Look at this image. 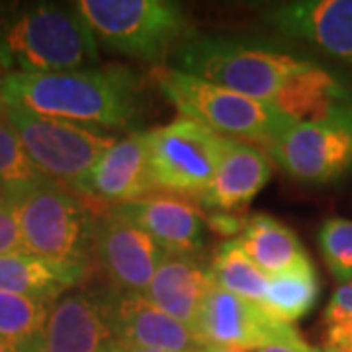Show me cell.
Instances as JSON below:
<instances>
[{
	"instance_id": "obj_17",
	"label": "cell",
	"mask_w": 352,
	"mask_h": 352,
	"mask_svg": "<svg viewBox=\"0 0 352 352\" xmlns=\"http://www.w3.org/2000/svg\"><path fill=\"white\" fill-rule=\"evenodd\" d=\"M270 176L272 161L268 153L254 143L229 139L226 155L198 201L208 212L237 214L258 196Z\"/></svg>"
},
{
	"instance_id": "obj_34",
	"label": "cell",
	"mask_w": 352,
	"mask_h": 352,
	"mask_svg": "<svg viewBox=\"0 0 352 352\" xmlns=\"http://www.w3.org/2000/svg\"><path fill=\"white\" fill-rule=\"evenodd\" d=\"M206 352H245V351H237V349H226V346H208Z\"/></svg>"
},
{
	"instance_id": "obj_25",
	"label": "cell",
	"mask_w": 352,
	"mask_h": 352,
	"mask_svg": "<svg viewBox=\"0 0 352 352\" xmlns=\"http://www.w3.org/2000/svg\"><path fill=\"white\" fill-rule=\"evenodd\" d=\"M53 302L0 292V340L24 344L38 335Z\"/></svg>"
},
{
	"instance_id": "obj_29",
	"label": "cell",
	"mask_w": 352,
	"mask_h": 352,
	"mask_svg": "<svg viewBox=\"0 0 352 352\" xmlns=\"http://www.w3.org/2000/svg\"><path fill=\"white\" fill-rule=\"evenodd\" d=\"M201 214H204L206 227L215 231L221 237L241 235L245 226H247V219L237 214H229V212H201Z\"/></svg>"
},
{
	"instance_id": "obj_28",
	"label": "cell",
	"mask_w": 352,
	"mask_h": 352,
	"mask_svg": "<svg viewBox=\"0 0 352 352\" xmlns=\"http://www.w3.org/2000/svg\"><path fill=\"white\" fill-rule=\"evenodd\" d=\"M24 251L18 201L0 200V256Z\"/></svg>"
},
{
	"instance_id": "obj_36",
	"label": "cell",
	"mask_w": 352,
	"mask_h": 352,
	"mask_svg": "<svg viewBox=\"0 0 352 352\" xmlns=\"http://www.w3.org/2000/svg\"><path fill=\"white\" fill-rule=\"evenodd\" d=\"M4 198H6V196H4V192L0 190V200H4Z\"/></svg>"
},
{
	"instance_id": "obj_32",
	"label": "cell",
	"mask_w": 352,
	"mask_h": 352,
	"mask_svg": "<svg viewBox=\"0 0 352 352\" xmlns=\"http://www.w3.org/2000/svg\"><path fill=\"white\" fill-rule=\"evenodd\" d=\"M0 352H22V349H20V344H14V342L0 340Z\"/></svg>"
},
{
	"instance_id": "obj_11",
	"label": "cell",
	"mask_w": 352,
	"mask_h": 352,
	"mask_svg": "<svg viewBox=\"0 0 352 352\" xmlns=\"http://www.w3.org/2000/svg\"><path fill=\"white\" fill-rule=\"evenodd\" d=\"M94 254L113 289L143 296L166 252L138 226L112 210L96 219Z\"/></svg>"
},
{
	"instance_id": "obj_2",
	"label": "cell",
	"mask_w": 352,
	"mask_h": 352,
	"mask_svg": "<svg viewBox=\"0 0 352 352\" xmlns=\"http://www.w3.org/2000/svg\"><path fill=\"white\" fill-rule=\"evenodd\" d=\"M173 69L261 102H274L280 90L311 61L249 39L190 38L173 53Z\"/></svg>"
},
{
	"instance_id": "obj_9",
	"label": "cell",
	"mask_w": 352,
	"mask_h": 352,
	"mask_svg": "<svg viewBox=\"0 0 352 352\" xmlns=\"http://www.w3.org/2000/svg\"><path fill=\"white\" fill-rule=\"evenodd\" d=\"M266 149L298 182L329 184L339 180L352 168V106L321 120L294 124Z\"/></svg>"
},
{
	"instance_id": "obj_24",
	"label": "cell",
	"mask_w": 352,
	"mask_h": 352,
	"mask_svg": "<svg viewBox=\"0 0 352 352\" xmlns=\"http://www.w3.org/2000/svg\"><path fill=\"white\" fill-rule=\"evenodd\" d=\"M45 180L47 178H43L32 163L16 129L4 116L0 120V190L6 200L20 201Z\"/></svg>"
},
{
	"instance_id": "obj_30",
	"label": "cell",
	"mask_w": 352,
	"mask_h": 352,
	"mask_svg": "<svg viewBox=\"0 0 352 352\" xmlns=\"http://www.w3.org/2000/svg\"><path fill=\"white\" fill-rule=\"evenodd\" d=\"M256 352H325V351L311 346L307 340L303 339L300 333H296V335H292V337H288V339L272 342V344H268V346H264V349H261V351H256Z\"/></svg>"
},
{
	"instance_id": "obj_31",
	"label": "cell",
	"mask_w": 352,
	"mask_h": 352,
	"mask_svg": "<svg viewBox=\"0 0 352 352\" xmlns=\"http://www.w3.org/2000/svg\"><path fill=\"white\" fill-rule=\"evenodd\" d=\"M100 352H124V346H122L118 340L112 339L108 344H104V346H102Z\"/></svg>"
},
{
	"instance_id": "obj_7",
	"label": "cell",
	"mask_w": 352,
	"mask_h": 352,
	"mask_svg": "<svg viewBox=\"0 0 352 352\" xmlns=\"http://www.w3.org/2000/svg\"><path fill=\"white\" fill-rule=\"evenodd\" d=\"M4 116L41 176L75 194L92 166L118 141L112 133L43 118L16 104L4 102Z\"/></svg>"
},
{
	"instance_id": "obj_18",
	"label": "cell",
	"mask_w": 352,
	"mask_h": 352,
	"mask_svg": "<svg viewBox=\"0 0 352 352\" xmlns=\"http://www.w3.org/2000/svg\"><path fill=\"white\" fill-rule=\"evenodd\" d=\"M214 286L210 266L198 256L166 254L143 298L194 333L201 307Z\"/></svg>"
},
{
	"instance_id": "obj_4",
	"label": "cell",
	"mask_w": 352,
	"mask_h": 352,
	"mask_svg": "<svg viewBox=\"0 0 352 352\" xmlns=\"http://www.w3.org/2000/svg\"><path fill=\"white\" fill-rule=\"evenodd\" d=\"M76 10L108 50L151 65H163L192 25L184 8L168 0H78Z\"/></svg>"
},
{
	"instance_id": "obj_27",
	"label": "cell",
	"mask_w": 352,
	"mask_h": 352,
	"mask_svg": "<svg viewBox=\"0 0 352 352\" xmlns=\"http://www.w3.org/2000/svg\"><path fill=\"white\" fill-rule=\"evenodd\" d=\"M319 247L333 278L342 284L352 282V221L333 217L319 229Z\"/></svg>"
},
{
	"instance_id": "obj_1",
	"label": "cell",
	"mask_w": 352,
	"mask_h": 352,
	"mask_svg": "<svg viewBox=\"0 0 352 352\" xmlns=\"http://www.w3.org/2000/svg\"><path fill=\"white\" fill-rule=\"evenodd\" d=\"M141 90V78L120 65L61 73L14 71L0 80L2 102L106 133L138 124Z\"/></svg>"
},
{
	"instance_id": "obj_8",
	"label": "cell",
	"mask_w": 352,
	"mask_h": 352,
	"mask_svg": "<svg viewBox=\"0 0 352 352\" xmlns=\"http://www.w3.org/2000/svg\"><path fill=\"white\" fill-rule=\"evenodd\" d=\"M227 143L229 138L188 118L147 131L155 188L200 200L226 155Z\"/></svg>"
},
{
	"instance_id": "obj_21",
	"label": "cell",
	"mask_w": 352,
	"mask_h": 352,
	"mask_svg": "<svg viewBox=\"0 0 352 352\" xmlns=\"http://www.w3.org/2000/svg\"><path fill=\"white\" fill-rule=\"evenodd\" d=\"M237 243L266 276L309 261L298 235L270 215L249 217Z\"/></svg>"
},
{
	"instance_id": "obj_16",
	"label": "cell",
	"mask_w": 352,
	"mask_h": 352,
	"mask_svg": "<svg viewBox=\"0 0 352 352\" xmlns=\"http://www.w3.org/2000/svg\"><path fill=\"white\" fill-rule=\"evenodd\" d=\"M270 22L284 36L352 63V0L288 2L274 8Z\"/></svg>"
},
{
	"instance_id": "obj_33",
	"label": "cell",
	"mask_w": 352,
	"mask_h": 352,
	"mask_svg": "<svg viewBox=\"0 0 352 352\" xmlns=\"http://www.w3.org/2000/svg\"><path fill=\"white\" fill-rule=\"evenodd\" d=\"M124 346V352H164V351H155V349H141V346H126V344H122Z\"/></svg>"
},
{
	"instance_id": "obj_23",
	"label": "cell",
	"mask_w": 352,
	"mask_h": 352,
	"mask_svg": "<svg viewBox=\"0 0 352 352\" xmlns=\"http://www.w3.org/2000/svg\"><path fill=\"white\" fill-rule=\"evenodd\" d=\"M210 272L217 288L252 303H263L268 276L247 256L237 239L223 241L214 254Z\"/></svg>"
},
{
	"instance_id": "obj_10",
	"label": "cell",
	"mask_w": 352,
	"mask_h": 352,
	"mask_svg": "<svg viewBox=\"0 0 352 352\" xmlns=\"http://www.w3.org/2000/svg\"><path fill=\"white\" fill-rule=\"evenodd\" d=\"M296 333L294 325L272 319L261 303L247 302L217 286L212 288L204 303L194 331L206 346H226L245 352L261 351Z\"/></svg>"
},
{
	"instance_id": "obj_5",
	"label": "cell",
	"mask_w": 352,
	"mask_h": 352,
	"mask_svg": "<svg viewBox=\"0 0 352 352\" xmlns=\"http://www.w3.org/2000/svg\"><path fill=\"white\" fill-rule=\"evenodd\" d=\"M155 76L164 98L178 110L180 118L200 122L223 138L247 139V143L270 147L296 124L272 102L254 100L173 67L159 69Z\"/></svg>"
},
{
	"instance_id": "obj_6",
	"label": "cell",
	"mask_w": 352,
	"mask_h": 352,
	"mask_svg": "<svg viewBox=\"0 0 352 352\" xmlns=\"http://www.w3.org/2000/svg\"><path fill=\"white\" fill-rule=\"evenodd\" d=\"M18 214L24 251L88 268L98 217L80 196L45 180L18 201Z\"/></svg>"
},
{
	"instance_id": "obj_14",
	"label": "cell",
	"mask_w": 352,
	"mask_h": 352,
	"mask_svg": "<svg viewBox=\"0 0 352 352\" xmlns=\"http://www.w3.org/2000/svg\"><path fill=\"white\" fill-rule=\"evenodd\" d=\"M155 182L149 170L147 131L118 139L82 180L78 196L122 206L151 198Z\"/></svg>"
},
{
	"instance_id": "obj_3",
	"label": "cell",
	"mask_w": 352,
	"mask_h": 352,
	"mask_svg": "<svg viewBox=\"0 0 352 352\" xmlns=\"http://www.w3.org/2000/svg\"><path fill=\"white\" fill-rule=\"evenodd\" d=\"M2 47L16 73H61L98 63V39L75 4H25L2 24Z\"/></svg>"
},
{
	"instance_id": "obj_22",
	"label": "cell",
	"mask_w": 352,
	"mask_h": 352,
	"mask_svg": "<svg viewBox=\"0 0 352 352\" xmlns=\"http://www.w3.org/2000/svg\"><path fill=\"white\" fill-rule=\"evenodd\" d=\"M319 298V278L311 261L268 276L264 311L280 323L294 325L314 309Z\"/></svg>"
},
{
	"instance_id": "obj_20",
	"label": "cell",
	"mask_w": 352,
	"mask_h": 352,
	"mask_svg": "<svg viewBox=\"0 0 352 352\" xmlns=\"http://www.w3.org/2000/svg\"><path fill=\"white\" fill-rule=\"evenodd\" d=\"M272 104L300 124L321 120L344 106H352V96L325 69L311 63L280 90Z\"/></svg>"
},
{
	"instance_id": "obj_12",
	"label": "cell",
	"mask_w": 352,
	"mask_h": 352,
	"mask_svg": "<svg viewBox=\"0 0 352 352\" xmlns=\"http://www.w3.org/2000/svg\"><path fill=\"white\" fill-rule=\"evenodd\" d=\"M113 340L126 346L164 352H206L188 327L155 307L143 296L110 289L102 296Z\"/></svg>"
},
{
	"instance_id": "obj_15",
	"label": "cell",
	"mask_w": 352,
	"mask_h": 352,
	"mask_svg": "<svg viewBox=\"0 0 352 352\" xmlns=\"http://www.w3.org/2000/svg\"><path fill=\"white\" fill-rule=\"evenodd\" d=\"M112 212L143 229L166 254L198 256L206 245L204 214L182 198L151 196L112 206Z\"/></svg>"
},
{
	"instance_id": "obj_19",
	"label": "cell",
	"mask_w": 352,
	"mask_h": 352,
	"mask_svg": "<svg viewBox=\"0 0 352 352\" xmlns=\"http://www.w3.org/2000/svg\"><path fill=\"white\" fill-rule=\"evenodd\" d=\"M87 266L55 263L28 251L0 256V292L55 302L87 278Z\"/></svg>"
},
{
	"instance_id": "obj_26",
	"label": "cell",
	"mask_w": 352,
	"mask_h": 352,
	"mask_svg": "<svg viewBox=\"0 0 352 352\" xmlns=\"http://www.w3.org/2000/svg\"><path fill=\"white\" fill-rule=\"evenodd\" d=\"M325 352H352V282L342 284L329 300L321 317Z\"/></svg>"
},
{
	"instance_id": "obj_13",
	"label": "cell",
	"mask_w": 352,
	"mask_h": 352,
	"mask_svg": "<svg viewBox=\"0 0 352 352\" xmlns=\"http://www.w3.org/2000/svg\"><path fill=\"white\" fill-rule=\"evenodd\" d=\"M102 296L69 292L51 303L47 319L22 352H100L112 340Z\"/></svg>"
},
{
	"instance_id": "obj_35",
	"label": "cell",
	"mask_w": 352,
	"mask_h": 352,
	"mask_svg": "<svg viewBox=\"0 0 352 352\" xmlns=\"http://www.w3.org/2000/svg\"><path fill=\"white\" fill-rule=\"evenodd\" d=\"M4 118V102H2V96H0V120Z\"/></svg>"
}]
</instances>
